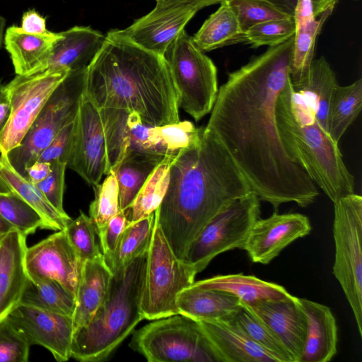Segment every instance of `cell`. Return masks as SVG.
I'll return each mask as SVG.
<instances>
[{"mask_svg":"<svg viewBox=\"0 0 362 362\" xmlns=\"http://www.w3.org/2000/svg\"><path fill=\"white\" fill-rule=\"evenodd\" d=\"M30 347L7 317L0 321V362H27Z\"/></svg>","mask_w":362,"mask_h":362,"instance_id":"44","label":"cell"},{"mask_svg":"<svg viewBox=\"0 0 362 362\" xmlns=\"http://www.w3.org/2000/svg\"><path fill=\"white\" fill-rule=\"evenodd\" d=\"M13 193L8 184L0 176V194H8Z\"/></svg>","mask_w":362,"mask_h":362,"instance_id":"54","label":"cell"},{"mask_svg":"<svg viewBox=\"0 0 362 362\" xmlns=\"http://www.w3.org/2000/svg\"><path fill=\"white\" fill-rule=\"evenodd\" d=\"M241 305L263 322L299 362L307 333V317L299 298L264 300Z\"/></svg>","mask_w":362,"mask_h":362,"instance_id":"18","label":"cell"},{"mask_svg":"<svg viewBox=\"0 0 362 362\" xmlns=\"http://www.w3.org/2000/svg\"><path fill=\"white\" fill-rule=\"evenodd\" d=\"M6 25V19L0 16V48L2 45L4 31Z\"/></svg>","mask_w":362,"mask_h":362,"instance_id":"55","label":"cell"},{"mask_svg":"<svg viewBox=\"0 0 362 362\" xmlns=\"http://www.w3.org/2000/svg\"><path fill=\"white\" fill-rule=\"evenodd\" d=\"M70 71L46 70L16 75L6 88L11 103L9 118L0 132V154L18 146L45 103Z\"/></svg>","mask_w":362,"mask_h":362,"instance_id":"12","label":"cell"},{"mask_svg":"<svg viewBox=\"0 0 362 362\" xmlns=\"http://www.w3.org/2000/svg\"><path fill=\"white\" fill-rule=\"evenodd\" d=\"M276 119L287 153L333 203L354 193V177L338 144L319 124L307 100L293 90L291 79L278 95Z\"/></svg>","mask_w":362,"mask_h":362,"instance_id":"4","label":"cell"},{"mask_svg":"<svg viewBox=\"0 0 362 362\" xmlns=\"http://www.w3.org/2000/svg\"><path fill=\"white\" fill-rule=\"evenodd\" d=\"M197 322L218 362H279L228 320Z\"/></svg>","mask_w":362,"mask_h":362,"instance_id":"22","label":"cell"},{"mask_svg":"<svg viewBox=\"0 0 362 362\" xmlns=\"http://www.w3.org/2000/svg\"><path fill=\"white\" fill-rule=\"evenodd\" d=\"M179 96V107L195 121L211 112L217 97V69L183 29L164 55Z\"/></svg>","mask_w":362,"mask_h":362,"instance_id":"8","label":"cell"},{"mask_svg":"<svg viewBox=\"0 0 362 362\" xmlns=\"http://www.w3.org/2000/svg\"><path fill=\"white\" fill-rule=\"evenodd\" d=\"M66 165L93 187L100 183L107 170L106 146L100 111L84 92L75 119Z\"/></svg>","mask_w":362,"mask_h":362,"instance_id":"13","label":"cell"},{"mask_svg":"<svg viewBox=\"0 0 362 362\" xmlns=\"http://www.w3.org/2000/svg\"><path fill=\"white\" fill-rule=\"evenodd\" d=\"M0 176L13 193L21 197L41 216L45 229L54 231L63 230L71 220L68 214L59 213L35 185L16 172L8 163L6 154L4 153L0 154Z\"/></svg>","mask_w":362,"mask_h":362,"instance_id":"29","label":"cell"},{"mask_svg":"<svg viewBox=\"0 0 362 362\" xmlns=\"http://www.w3.org/2000/svg\"><path fill=\"white\" fill-rule=\"evenodd\" d=\"M7 318L30 346L45 348L59 362L71 358L73 317L19 304Z\"/></svg>","mask_w":362,"mask_h":362,"instance_id":"15","label":"cell"},{"mask_svg":"<svg viewBox=\"0 0 362 362\" xmlns=\"http://www.w3.org/2000/svg\"><path fill=\"white\" fill-rule=\"evenodd\" d=\"M307 317V333L299 362H328L337 352L336 319L327 305L299 298Z\"/></svg>","mask_w":362,"mask_h":362,"instance_id":"23","label":"cell"},{"mask_svg":"<svg viewBox=\"0 0 362 362\" xmlns=\"http://www.w3.org/2000/svg\"><path fill=\"white\" fill-rule=\"evenodd\" d=\"M99 111L106 146L107 175L112 170L115 172L130 152V112L117 108H103Z\"/></svg>","mask_w":362,"mask_h":362,"instance_id":"32","label":"cell"},{"mask_svg":"<svg viewBox=\"0 0 362 362\" xmlns=\"http://www.w3.org/2000/svg\"><path fill=\"white\" fill-rule=\"evenodd\" d=\"M112 275L104 257L82 263L73 315L74 331L93 317L107 294Z\"/></svg>","mask_w":362,"mask_h":362,"instance_id":"26","label":"cell"},{"mask_svg":"<svg viewBox=\"0 0 362 362\" xmlns=\"http://www.w3.org/2000/svg\"><path fill=\"white\" fill-rule=\"evenodd\" d=\"M93 188L95 199L90 204L89 216L95 225L99 239L108 221L120 210L115 172L110 171L101 184Z\"/></svg>","mask_w":362,"mask_h":362,"instance_id":"39","label":"cell"},{"mask_svg":"<svg viewBox=\"0 0 362 362\" xmlns=\"http://www.w3.org/2000/svg\"><path fill=\"white\" fill-rule=\"evenodd\" d=\"M333 274L352 309L362 337V197L353 193L334 203Z\"/></svg>","mask_w":362,"mask_h":362,"instance_id":"10","label":"cell"},{"mask_svg":"<svg viewBox=\"0 0 362 362\" xmlns=\"http://www.w3.org/2000/svg\"><path fill=\"white\" fill-rule=\"evenodd\" d=\"M312 229L308 218L298 213L274 212L258 218L252 227L244 245L251 261L269 264L296 240L306 236Z\"/></svg>","mask_w":362,"mask_h":362,"instance_id":"16","label":"cell"},{"mask_svg":"<svg viewBox=\"0 0 362 362\" xmlns=\"http://www.w3.org/2000/svg\"><path fill=\"white\" fill-rule=\"evenodd\" d=\"M51 170V163L36 160L26 168V178L33 184L37 185L44 180Z\"/></svg>","mask_w":362,"mask_h":362,"instance_id":"50","label":"cell"},{"mask_svg":"<svg viewBox=\"0 0 362 362\" xmlns=\"http://www.w3.org/2000/svg\"><path fill=\"white\" fill-rule=\"evenodd\" d=\"M154 212L128 223L119 239L115 252L108 259L105 260L112 273L148 250L153 229Z\"/></svg>","mask_w":362,"mask_h":362,"instance_id":"36","label":"cell"},{"mask_svg":"<svg viewBox=\"0 0 362 362\" xmlns=\"http://www.w3.org/2000/svg\"><path fill=\"white\" fill-rule=\"evenodd\" d=\"M75 119L58 133L37 160L52 163L60 159L66 162L74 132Z\"/></svg>","mask_w":362,"mask_h":362,"instance_id":"46","label":"cell"},{"mask_svg":"<svg viewBox=\"0 0 362 362\" xmlns=\"http://www.w3.org/2000/svg\"><path fill=\"white\" fill-rule=\"evenodd\" d=\"M175 156L166 155L163 158L145 181L132 204L124 211L129 223L147 216L158 208L168 187L170 167Z\"/></svg>","mask_w":362,"mask_h":362,"instance_id":"34","label":"cell"},{"mask_svg":"<svg viewBox=\"0 0 362 362\" xmlns=\"http://www.w3.org/2000/svg\"><path fill=\"white\" fill-rule=\"evenodd\" d=\"M129 346L149 362H218L198 322L180 314L134 331Z\"/></svg>","mask_w":362,"mask_h":362,"instance_id":"7","label":"cell"},{"mask_svg":"<svg viewBox=\"0 0 362 362\" xmlns=\"http://www.w3.org/2000/svg\"><path fill=\"white\" fill-rule=\"evenodd\" d=\"M260 201L252 190L230 202L192 241L183 260L198 274L217 255L236 248L243 250L249 233L261 214Z\"/></svg>","mask_w":362,"mask_h":362,"instance_id":"11","label":"cell"},{"mask_svg":"<svg viewBox=\"0 0 362 362\" xmlns=\"http://www.w3.org/2000/svg\"><path fill=\"white\" fill-rule=\"evenodd\" d=\"M157 6L164 7H187L198 11L214 4H220L223 0H155Z\"/></svg>","mask_w":362,"mask_h":362,"instance_id":"49","label":"cell"},{"mask_svg":"<svg viewBox=\"0 0 362 362\" xmlns=\"http://www.w3.org/2000/svg\"><path fill=\"white\" fill-rule=\"evenodd\" d=\"M197 12L187 7L156 5L128 28L115 31L139 47L163 57L168 46Z\"/></svg>","mask_w":362,"mask_h":362,"instance_id":"17","label":"cell"},{"mask_svg":"<svg viewBox=\"0 0 362 362\" xmlns=\"http://www.w3.org/2000/svg\"><path fill=\"white\" fill-rule=\"evenodd\" d=\"M202 24L192 37L195 45L202 52L245 42V30L226 1Z\"/></svg>","mask_w":362,"mask_h":362,"instance_id":"30","label":"cell"},{"mask_svg":"<svg viewBox=\"0 0 362 362\" xmlns=\"http://www.w3.org/2000/svg\"><path fill=\"white\" fill-rule=\"evenodd\" d=\"M24 266L28 279L54 280L71 293L76 300L82 262L64 229L27 247Z\"/></svg>","mask_w":362,"mask_h":362,"instance_id":"14","label":"cell"},{"mask_svg":"<svg viewBox=\"0 0 362 362\" xmlns=\"http://www.w3.org/2000/svg\"><path fill=\"white\" fill-rule=\"evenodd\" d=\"M20 304L73 317L76 300L60 283L52 279H28Z\"/></svg>","mask_w":362,"mask_h":362,"instance_id":"33","label":"cell"},{"mask_svg":"<svg viewBox=\"0 0 362 362\" xmlns=\"http://www.w3.org/2000/svg\"><path fill=\"white\" fill-rule=\"evenodd\" d=\"M197 274L174 253L154 219L140 306L144 318L155 320L179 314L177 297L194 282Z\"/></svg>","mask_w":362,"mask_h":362,"instance_id":"6","label":"cell"},{"mask_svg":"<svg viewBox=\"0 0 362 362\" xmlns=\"http://www.w3.org/2000/svg\"><path fill=\"white\" fill-rule=\"evenodd\" d=\"M203 128H197L187 120L152 126L153 139L159 153L176 156L199 144Z\"/></svg>","mask_w":362,"mask_h":362,"instance_id":"38","label":"cell"},{"mask_svg":"<svg viewBox=\"0 0 362 362\" xmlns=\"http://www.w3.org/2000/svg\"><path fill=\"white\" fill-rule=\"evenodd\" d=\"M83 92L98 109L136 112L149 125L180 121L179 96L164 57L115 30L88 66Z\"/></svg>","mask_w":362,"mask_h":362,"instance_id":"3","label":"cell"},{"mask_svg":"<svg viewBox=\"0 0 362 362\" xmlns=\"http://www.w3.org/2000/svg\"><path fill=\"white\" fill-rule=\"evenodd\" d=\"M21 28L31 34H45L47 33L46 18L35 9L25 11L21 18Z\"/></svg>","mask_w":362,"mask_h":362,"instance_id":"48","label":"cell"},{"mask_svg":"<svg viewBox=\"0 0 362 362\" xmlns=\"http://www.w3.org/2000/svg\"><path fill=\"white\" fill-rule=\"evenodd\" d=\"M0 216L25 237L38 228L45 229L41 216L15 193L0 194Z\"/></svg>","mask_w":362,"mask_h":362,"instance_id":"40","label":"cell"},{"mask_svg":"<svg viewBox=\"0 0 362 362\" xmlns=\"http://www.w3.org/2000/svg\"><path fill=\"white\" fill-rule=\"evenodd\" d=\"M293 18L272 20L255 24L245 31V43L252 48L280 45L294 35Z\"/></svg>","mask_w":362,"mask_h":362,"instance_id":"43","label":"cell"},{"mask_svg":"<svg viewBox=\"0 0 362 362\" xmlns=\"http://www.w3.org/2000/svg\"><path fill=\"white\" fill-rule=\"evenodd\" d=\"M224 1V0H223ZM282 8L287 13L293 15L294 9L296 5L297 0H269Z\"/></svg>","mask_w":362,"mask_h":362,"instance_id":"52","label":"cell"},{"mask_svg":"<svg viewBox=\"0 0 362 362\" xmlns=\"http://www.w3.org/2000/svg\"><path fill=\"white\" fill-rule=\"evenodd\" d=\"M294 36L269 48L228 75L205 129L222 144L252 190L274 209L284 203L301 207L319 192L302 166L285 149L276 104L290 79Z\"/></svg>","mask_w":362,"mask_h":362,"instance_id":"1","label":"cell"},{"mask_svg":"<svg viewBox=\"0 0 362 362\" xmlns=\"http://www.w3.org/2000/svg\"><path fill=\"white\" fill-rule=\"evenodd\" d=\"M59 36V33L48 31L45 34H31L18 26L8 27L6 31L4 44L16 75L40 72Z\"/></svg>","mask_w":362,"mask_h":362,"instance_id":"24","label":"cell"},{"mask_svg":"<svg viewBox=\"0 0 362 362\" xmlns=\"http://www.w3.org/2000/svg\"><path fill=\"white\" fill-rule=\"evenodd\" d=\"M338 86L336 74L324 56L314 59L306 77L292 86L307 100L319 124L327 132L329 107Z\"/></svg>","mask_w":362,"mask_h":362,"instance_id":"28","label":"cell"},{"mask_svg":"<svg viewBox=\"0 0 362 362\" xmlns=\"http://www.w3.org/2000/svg\"><path fill=\"white\" fill-rule=\"evenodd\" d=\"M338 0H297L293 18L296 25L291 59L292 68L304 71L314 59L315 43Z\"/></svg>","mask_w":362,"mask_h":362,"instance_id":"19","label":"cell"},{"mask_svg":"<svg viewBox=\"0 0 362 362\" xmlns=\"http://www.w3.org/2000/svg\"><path fill=\"white\" fill-rule=\"evenodd\" d=\"M13 230H16L0 216V240Z\"/></svg>","mask_w":362,"mask_h":362,"instance_id":"53","label":"cell"},{"mask_svg":"<svg viewBox=\"0 0 362 362\" xmlns=\"http://www.w3.org/2000/svg\"><path fill=\"white\" fill-rule=\"evenodd\" d=\"M86 70L69 72L52 93L20 145L6 154L10 165L25 178L26 168L38 159L58 133L76 119Z\"/></svg>","mask_w":362,"mask_h":362,"instance_id":"9","label":"cell"},{"mask_svg":"<svg viewBox=\"0 0 362 362\" xmlns=\"http://www.w3.org/2000/svg\"><path fill=\"white\" fill-rule=\"evenodd\" d=\"M192 285L203 289L227 292L236 296L240 303L245 305L264 300H288L294 297L281 285L241 273L218 275L194 281Z\"/></svg>","mask_w":362,"mask_h":362,"instance_id":"27","label":"cell"},{"mask_svg":"<svg viewBox=\"0 0 362 362\" xmlns=\"http://www.w3.org/2000/svg\"><path fill=\"white\" fill-rule=\"evenodd\" d=\"M176 305L179 314L195 321L228 320L241 308L239 299L230 293L192 285L180 291Z\"/></svg>","mask_w":362,"mask_h":362,"instance_id":"25","label":"cell"},{"mask_svg":"<svg viewBox=\"0 0 362 362\" xmlns=\"http://www.w3.org/2000/svg\"><path fill=\"white\" fill-rule=\"evenodd\" d=\"M252 191L229 153L203 128L199 144L180 151L155 219L174 253L183 259L206 224L236 199Z\"/></svg>","mask_w":362,"mask_h":362,"instance_id":"2","label":"cell"},{"mask_svg":"<svg viewBox=\"0 0 362 362\" xmlns=\"http://www.w3.org/2000/svg\"><path fill=\"white\" fill-rule=\"evenodd\" d=\"M235 12L242 28L265 21L285 19L293 16L269 0H224Z\"/></svg>","mask_w":362,"mask_h":362,"instance_id":"42","label":"cell"},{"mask_svg":"<svg viewBox=\"0 0 362 362\" xmlns=\"http://www.w3.org/2000/svg\"><path fill=\"white\" fill-rule=\"evenodd\" d=\"M26 237L13 230L0 240V321L20 304L28 279L24 266Z\"/></svg>","mask_w":362,"mask_h":362,"instance_id":"21","label":"cell"},{"mask_svg":"<svg viewBox=\"0 0 362 362\" xmlns=\"http://www.w3.org/2000/svg\"><path fill=\"white\" fill-rule=\"evenodd\" d=\"M11 113V103L6 86L0 81V132L6 125ZM1 153V152H0Z\"/></svg>","mask_w":362,"mask_h":362,"instance_id":"51","label":"cell"},{"mask_svg":"<svg viewBox=\"0 0 362 362\" xmlns=\"http://www.w3.org/2000/svg\"><path fill=\"white\" fill-rule=\"evenodd\" d=\"M128 223L125 213L122 210H119L107 223L103 234L99 238L105 260L108 259L115 252L119 239Z\"/></svg>","mask_w":362,"mask_h":362,"instance_id":"47","label":"cell"},{"mask_svg":"<svg viewBox=\"0 0 362 362\" xmlns=\"http://www.w3.org/2000/svg\"><path fill=\"white\" fill-rule=\"evenodd\" d=\"M59 33L40 72L62 69L74 71L88 68L106 38L100 32L84 26H75Z\"/></svg>","mask_w":362,"mask_h":362,"instance_id":"20","label":"cell"},{"mask_svg":"<svg viewBox=\"0 0 362 362\" xmlns=\"http://www.w3.org/2000/svg\"><path fill=\"white\" fill-rule=\"evenodd\" d=\"M147 252L112 272L103 303L90 320L74 332L71 358L82 362L105 360L144 320L140 306Z\"/></svg>","mask_w":362,"mask_h":362,"instance_id":"5","label":"cell"},{"mask_svg":"<svg viewBox=\"0 0 362 362\" xmlns=\"http://www.w3.org/2000/svg\"><path fill=\"white\" fill-rule=\"evenodd\" d=\"M51 167L49 175L35 185L59 213L66 215L63 206L66 162L57 159L51 163Z\"/></svg>","mask_w":362,"mask_h":362,"instance_id":"45","label":"cell"},{"mask_svg":"<svg viewBox=\"0 0 362 362\" xmlns=\"http://www.w3.org/2000/svg\"><path fill=\"white\" fill-rule=\"evenodd\" d=\"M228 321L258 346L273 354L279 362H293L291 354L276 335L242 305Z\"/></svg>","mask_w":362,"mask_h":362,"instance_id":"37","label":"cell"},{"mask_svg":"<svg viewBox=\"0 0 362 362\" xmlns=\"http://www.w3.org/2000/svg\"><path fill=\"white\" fill-rule=\"evenodd\" d=\"M362 107V78L350 85L338 86L329 107L327 132L337 144Z\"/></svg>","mask_w":362,"mask_h":362,"instance_id":"35","label":"cell"},{"mask_svg":"<svg viewBox=\"0 0 362 362\" xmlns=\"http://www.w3.org/2000/svg\"><path fill=\"white\" fill-rule=\"evenodd\" d=\"M64 230L82 263L103 257L97 240L98 236L96 229L90 216L80 211L76 218L68 223Z\"/></svg>","mask_w":362,"mask_h":362,"instance_id":"41","label":"cell"},{"mask_svg":"<svg viewBox=\"0 0 362 362\" xmlns=\"http://www.w3.org/2000/svg\"><path fill=\"white\" fill-rule=\"evenodd\" d=\"M165 156L130 151L115 171L119 209L125 211L156 165Z\"/></svg>","mask_w":362,"mask_h":362,"instance_id":"31","label":"cell"}]
</instances>
